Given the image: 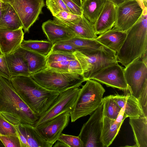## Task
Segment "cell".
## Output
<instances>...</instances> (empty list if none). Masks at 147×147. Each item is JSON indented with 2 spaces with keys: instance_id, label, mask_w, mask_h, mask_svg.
I'll return each mask as SVG.
<instances>
[{
  "instance_id": "cell-1",
  "label": "cell",
  "mask_w": 147,
  "mask_h": 147,
  "mask_svg": "<svg viewBox=\"0 0 147 147\" xmlns=\"http://www.w3.org/2000/svg\"><path fill=\"white\" fill-rule=\"evenodd\" d=\"M0 113L14 125H34L40 117L23 101L10 80L0 76Z\"/></svg>"
},
{
  "instance_id": "cell-2",
  "label": "cell",
  "mask_w": 147,
  "mask_h": 147,
  "mask_svg": "<svg viewBox=\"0 0 147 147\" xmlns=\"http://www.w3.org/2000/svg\"><path fill=\"white\" fill-rule=\"evenodd\" d=\"M10 80L19 96L40 116L49 108L60 93L44 88L30 76H12Z\"/></svg>"
},
{
  "instance_id": "cell-3",
  "label": "cell",
  "mask_w": 147,
  "mask_h": 147,
  "mask_svg": "<svg viewBox=\"0 0 147 147\" xmlns=\"http://www.w3.org/2000/svg\"><path fill=\"white\" fill-rule=\"evenodd\" d=\"M123 43L116 54L118 62L126 67L147 52V8L144 9L137 21L127 31Z\"/></svg>"
},
{
  "instance_id": "cell-4",
  "label": "cell",
  "mask_w": 147,
  "mask_h": 147,
  "mask_svg": "<svg viewBox=\"0 0 147 147\" xmlns=\"http://www.w3.org/2000/svg\"><path fill=\"white\" fill-rule=\"evenodd\" d=\"M105 92L99 82L92 79L87 80L70 111L71 122L92 113L102 103Z\"/></svg>"
},
{
  "instance_id": "cell-5",
  "label": "cell",
  "mask_w": 147,
  "mask_h": 147,
  "mask_svg": "<svg viewBox=\"0 0 147 147\" xmlns=\"http://www.w3.org/2000/svg\"><path fill=\"white\" fill-rule=\"evenodd\" d=\"M30 76L46 89L59 92L71 88L79 87L85 81L82 74L48 67L32 74Z\"/></svg>"
},
{
  "instance_id": "cell-6",
  "label": "cell",
  "mask_w": 147,
  "mask_h": 147,
  "mask_svg": "<svg viewBox=\"0 0 147 147\" xmlns=\"http://www.w3.org/2000/svg\"><path fill=\"white\" fill-rule=\"evenodd\" d=\"M116 53L103 45L96 49L74 53L81 65L85 81L91 79L103 68L117 62Z\"/></svg>"
},
{
  "instance_id": "cell-7",
  "label": "cell",
  "mask_w": 147,
  "mask_h": 147,
  "mask_svg": "<svg viewBox=\"0 0 147 147\" xmlns=\"http://www.w3.org/2000/svg\"><path fill=\"white\" fill-rule=\"evenodd\" d=\"M102 118V103L83 124L78 136L84 147H103L101 140Z\"/></svg>"
},
{
  "instance_id": "cell-8",
  "label": "cell",
  "mask_w": 147,
  "mask_h": 147,
  "mask_svg": "<svg viewBox=\"0 0 147 147\" xmlns=\"http://www.w3.org/2000/svg\"><path fill=\"white\" fill-rule=\"evenodd\" d=\"M124 75L130 93L138 99L147 85V63L137 58L124 69Z\"/></svg>"
},
{
  "instance_id": "cell-9",
  "label": "cell",
  "mask_w": 147,
  "mask_h": 147,
  "mask_svg": "<svg viewBox=\"0 0 147 147\" xmlns=\"http://www.w3.org/2000/svg\"><path fill=\"white\" fill-rule=\"evenodd\" d=\"M9 4L18 16L25 32H28L45 5L44 0H3Z\"/></svg>"
},
{
  "instance_id": "cell-10",
  "label": "cell",
  "mask_w": 147,
  "mask_h": 147,
  "mask_svg": "<svg viewBox=\"0 0 147 147\" xmlns=\"http://www.w3.org/2000/svg\"><path fill=\"white\" fill-rule=\"evenodd\" d=\"M79 87L71 88L60 92L51 106L40 116L34 126L36 127L65 111L70 110L80 91V89Z\"/></svg>"
},
{
  "instance_id": "cell-11",
  "label": "cell",
  "mask_w": 147,
  "mask_h": 147,
  "mask_svg": "<svg viewBox=\"0 0 147 147\" xmlns=\"http://www.w3.org/2000/svg\"><path fill=\"white\" fill-rule=\"evenodd\" d=\"M143 9L137 0H125L116 7V21L112 28L127 31L139 18Z\"/></svg>"
},
{
  "instance_id": "cell-12",
  "label": "cell",
  "mask_w": 147,
  "mask_h": 147,
  "mask_svg": "<svg viewBox=\"0 0 147 147\" xmlns=\"http://www.w3.org/2000/svg\"><path fill=\"white\" fill-rule=\"evenodd\" d=\"M91 79L105 84L107 87L126 91L128 86L124 75V69L117 62L106 67Z\"/></svg>"
},
{
  "instance_id": "cell-13",
  "label": "cell",
  "mask_w": 147,
  "mask_h": 147,
  "mask_svg": "<svg viewBox=\"0 0 147 147\" xmlns=\"http://www.w3.org/2000/svg\"><path fill=\"white\" fill-rule=\"evenodd\" d=\"M70 111H65L52 119L35 127L41 137L53 145L68 124Z\"/></svg>"
},
{
  "instance_id": "cell-14",
  "label": "cell",
  "mask_w": 147,
  "mask_h": 147,
  "mask_svg": "<svg viewBox=\"0 0 147 147\" xmlns=\"http://www.w3.org/2000/svg\"><path fill=\"white\" fill-rule=\"evenodd\" d=\"M21 147H52L53 145L44 139L34 125L20 123L15 125Z\"/></svg>"
},
{
  "instance_id": "cell-15",
  "label": "cell",
  "mask_w": 147,
  "mask_h": 147,
  "mask_svg": "<svg viewBox=\"0 0 147 147\" xmlns=\"http://www.w3.org/2000/svg\"><path fill=\"white\" fill-rule=\"evenodd\" d=\"M22 28L13 30L0 28V50L4 55L14 52L24 40Z\"/></svg>"
},
{
  "instance_id": "cell-16",
  "label": "cell",
  "mask_w": 147,
  "mask_h": 147,
  "mask_svg": "<svg viewBox=\"0 0 147 147\" xmlns=\"http://www.w3.org/2000/svg\"><path fill=\"white\" fill-rule=\"evenodd\" d=\"M117 6L106 0L104 7L94 25L96 35L111 29L116 21Z\"/></svg>"
},
{
  "instance_id": "cell-17",
  "label": "cell",
  "mask_w": 147,
  "mask_h": 147,
  "mask_svg": "<svg viewBox=\"0 0 147 147\" xmlns=\"http://www.w3.org/2000/svg\"><path fill=\"white\" fill-rule=\"evenodd\" d=\"M42 28L48 41L54 44L76 37L68 28L56 23L53 20H49L44 22Z\"/></svg>"
},
{
  "instance_id": "cell-18",
  "label": "cell",
  "mask_w": 147,
  "mask_h": 147,
  "mask_svg": "<svg viewBox=\"0 0 147 147\" xmlns=\"http://www.w3.org/2000/svg\"><path fill=\"white\" fill-rule=\"evenodd\" d=\"M128 92L125 95L116 94L111 95V96L123 109L127 117L136 118L145 116L137 99L130 93L129 89Z\"/></svg>"
},
{
  "instance_id": "cell-19",
  "label": "cell",
  "mask_w": 147,
  "mask_h": 147,
  "mask_svg": "<svg viewBox=\"0 0 147 147\" xmlns=\"http://www.w3.org/2000/svg\"><path fill=\"white\" fill-rule=\"evenodd\" d=\"M127 34L126 31L112 28L100 34L96 40L102 45L117 53L122 46Z\"/></svg>"
},
{
  "instance_id": "cell-20",
  "label": "cell",
  "mask_w": 147,
  "mask_h": 147,
  "mask_svg": "<svg viewBox=\"0 0 147 147\" xmlns=\"http://www.w3.org/2000/svg\"><path fill=\"white\" fill-rule=\"evenodd\" d=\"M14 52L23 57L31 74L47 67L46 57L45 56L21 47Z\"/></svg>"
},
{
  "instance_id": "cell-21",
  "label": "cell",
  "mask_w": 147,
  "mask_h": 147,
  "mask_svg": "<svg viewBox=\"0 0 147 147\" xmlns=\"http://www.w3.org/2000/svg\"><path fill=\"white\" fill-rule=\"evenodd\" d=\"M68 28L76 37L96 39L97 38L94 25L83 15L81 19L74 24H59Z\"/></svg>"
},
{
  "instance_id": "cell-22",
  "label": "cell",
  "mask_w": 147,
  "mask_h": 147,
  "mask_svg": "<svg viewBox=\"0 0 147 147\" xmlns=\"http://www.w3.org/2000/svg\"><path fill=\"white\" fill-rule=\"evenodd\" d=\"M129 123L136 144L134 146L147 147V117L129 118Z\"/></svg>"
},
{
  "instance_id": "cell-23",
  "label": "cell",
  "mask_w": 147,
  "mask_h": 147,
  "mask_svg": "<svg viewBox=\"0 0 147 147\" xmlns=\"http://www.w3.org/2000/svg\"><path fill=\"white\" fill-rule=\"evenodd\" d=\"M0 28L13 30L23 28L22 22L15 10L9 4L3 0Z\"/></svg>"
},
{
  "instance_id": "cell-24",
  "label": "cell",
  "mask_w": 147,
  "mask_h": 147,
  "mask_svg": "<svg viewBox=\"0 0 147 147\" xmlns=\"http://www.w3.org/2000/svg\"><path fill=\"white\" fill-rule=\"evenodd\" d=\"M5 56L11 77L30 76L27 64L21 55L14 52Z\"/></svg>"
},
{
  "instance_id": "cell-25",
  "label": "cell",
  "mask_w": 147,
  "mask_h": 147,
  "mask_svg": "<svg viewBox=\"0 0 147 147\" xmlns=\"http://www.w3.org/2000/svg\"><path fill=\"white\" fill-rule=\"evenodd\" d=\"M122 124L116 120L103 116L101 140L103 147L109 146L119 131Z\"/></svg>"
},
{
  "instance_id": "cell-26",
  "label": "cell",
  "mask_w": 147,
  "mask_h": 147,
  "mask_svg": "<svg viewBox=\"0 0 147 147\" xmlns=\"http://www.w3.org/2000/svg\"><path fill=\"white\" fill-rule=\"evenodd\" d=\"M106 0H83L81 7L83 15L94 24L101 13Z\"/></svg>"
},
{
  "instance_id": "cell-27",
  "label": "cell",
  "mask_w": 147,
  "mask_h": 147,
  "mask_svg": "<svg viewBox=\"0 0 147 147\" xmlns=\"http://www.w3.org/2000/svg\"><path fill=\"white\" fill-rule=\"evenodd\" d=\"M54 44L47 40L24 39L20 47L47 57L51 52Z\"/></svg>"
},
{
  "instance_id": "cell-28",
  "label": "cell",
  "mask_w": 147,
  "mask_h": 147,
  "mask_svg": "<svg viewBox=\"0 0 147 147\" xmlns=\"http://www.w3.org/2000/svg\"><path fill=\"white\" fill-rule=\"evenodd\" d=\"M102 104L103 116L115 120L121 108L113 98L111 95L103 98Z\"/></svg>"
},
{
  "instance_id": "cell-29",
  "label": "cell",
  "mask_w": 147,
  "mask_h": 147,
  "mask_svg": "<svg viewBox=\"0 0 147 147\" xmlns=\"http://www.w3.org/2000/svg\"><path fill=\"white\" fill-rule=\"evenodd\" d=\"M62 42L72 44L79 48L81 51L97 49L102 45L96 39H91L78 37H73L61 41Z\"/></svg>"
},
{
  "instance_id": "cell-30",
  "label": "cell",
  "mask_w": 147,
  "mask_h": 147,
  "mask_svg": "<svg viewBox=\"0 0 147 147\" xmlns=\"http://www.w3.org/2000/svg\"><path fill=\"white\" fill-rule=\"evenodd\" d=\"M82 16L65 11H60L54 16L53 20L59 24H74L79 20Z\"/></svg>"
},
{
  "instance_id": "cell-31",
  "label": "cell",
  "mask_w": 147,
  "mask_h": 147,
  "mask_svg": "<svg viewBox=\"0 0 147 147\" xmlns=\"http://www.w3.org/2000/svg\"><path fill=\"white\" fill-rule=\"evenodd\" d=\"M47 63L63 61H71L76 59L74 53L51 51L46 57Z\"/></svg>"
},
{
  "instance_id": "cell-32",
  "label": "cell",
  "mask_w": 147,
  "mask_h": 147,
  "mask_svg": "<svg viewBox=\"0 0 147 147\" xmlns=\"http://www.w3.org/2000/svg\"><path fill=\"white\" fill-rule=\"evenodd\" d=\"M46 5L53 16L60 11L70 12L62 0H46Z\"/></svg>"
},
{
  "instance_id": "cell-33",
  "label": "cell",
  "mask_w": 147,
  "mask_h": 147,
  "mask_svg": "<svg viewBox=\"0 0 147 147\" xmlns=\"http://www.w3.org/2000/svg\"><path fill=\"white\" fill-rule=\"evenodd\" d=\"M0 135H18L15 125L12 124L0 113Z\"/></svg>"
},
{
  "instance_id": "cell-34",
  "label": "cell",
  "mask_w": 147,
  "mask_h": 147,
  "mask_svg": "<svg viewBox=\"0 0 147 147\" xmlns=\"http://www.w3.org/2000/svg\"><path fill=\"white\" fill-rule=\"evenodd\" d=\"M80 51L79 48L72 44L59 41L54 44L51 51L74 53Z\"/></svg>"
},
{
  "instance_id": "cell-35",
  "label": "cell",
  "mask_w": 147,
  "mask_h": 147,
  "mask_svg": "<svg viewBox=\"0 0 147 147\" xmlns=\"http://www.w3.org/2000/svg\"><path fill=\"white\" fill-rule=\"evenodd\" d=\"M58 140L63 142L67 147H84L83 142L78 136L61 133Z\"/></svg>"
},
{
  "instance_id": "cell-36",
  "label": "cell",
  "mask_w": 147,
  "mask_h": 147,
  "mask_svg": "<svg viewBox=\"0 0 147 147\" xmlns=\"http://www.w3.org/2000/svg\"><path fill=\"white\" fill-rule=\"evenodd\" d=\"M0 140L5 147H21L20 139L18 135H0Z\"/></svg>"
},
{
  "instance_id": "cell-37",
  "label": "cell",
  "mask_w": 147,
  "mask_h": 147,
  "mask_svg": "<svg viewBox=\"0 0 147 147\" xmlns=\"http://www.w3.org/2000/svg\"><path fill=\"white\" fill-rule=\"evenodd\" d=\"M0 76L10 80L11 77L7 63L5 55L0 50Z\"/></svg>"
},
{
  "instance_id": "cell-38",
  "label": "cell",
  "mask_w": 147,
  "mask_h": 147,
  "mask_svg": "<svg viewBox=\"0 0 147 147\" xmlns=\"http://www.w3.org/2000/svg\"><path fill=\"white\" fill-rule=\"evenodd\" d=\"M137 99L144 116L147 117V85L144 88Z\"/></svg>"
},
{
  "instance_id": "cell-39",
  "label": "cell",
  "mask_w": 147,
  "mask_h": 147,
  "mask_svg": "<svg viewBox=\"0 0 147 147\" xmlns=\"http://www.w3.org/2000/svg\"><path fill=\"white\" fill-rule=\"evenodd\" d=\"M70 61L52 62L47 63V67L65 72H68V67Z\"/></svg>"
},
{
  "instance_id": "cell-40",
  "label": "cell",
  "mask_w": 147,
  "mask_h": 147,
  "mask_svg": "<svg viewBox=\"0 0 147 147\" xmlns=\"http://www.w3.org/2000/svg\"><path fill=\"white\" fill-rule=\"evenodd\" d=\"M70 12L72 14L82 16L83 13L81 7H79L71 0H62Z\"/></svg>"
},
{
  "instance_id": "cell-41",
  "label": "cell",
  "mask_w": 147,
  "mask_h": 147,
  "mask_svg": "<svg viewBox=\"0 0 147 147\" xmlns=\"http://www.w3.org/2000/svg\"><path fill=\"white\" fill-rule=\"evenodd\" d=\"M68 72L83 74V70L79 62L76 59L70 61L68 67Z\"/></svg>"
},
{
  "instance_id": "cell-42",
  "label": "cell",
  "mask_w": 147,
  "mask_h": 147,
  "mask_svg": "<svg viewBox=\"0 0 147 147\" xmlns=\"http://www.w3.org/2000/svg\"><path fill=\"white\" fill-rule=\"evenodd\" d=\"M55 142L54 147H67L64 143L60 140H57Z\"/></svg>"
},
{
  "instance_id": "cell-43",
  "label": "cell",
  "mask_w": 147,
  "mask_h": 147,
  "mask_svg": "<svg viewBox=\"0 0 147 147\" xmlns=\"http://www.w3.org/2000/svg\"><path fill=\"white\" fill-rule=\"evenodd\" d=\"M117 6L123 2L125 0H107Z\"/></svg>"
},
{
  "instance_id": "cell-44",
  "label": "cell",
  "mask_w": 147,
  "mask_h": 147,
  "mask_svg": "<svg viewBox=\"0 0 147 147\" xmlns=\"http://www.w3.org/2000/svg\"><path fill=\"white\" fill-rule=\"evenodd\" d=\"M79 7H81L82 0H71Z\"/></svg>"
},
{
  "instance_id": "cell-45",
  "label": "cell",
  "mask_w": 147,
  "mask_h": 147,
  "mask_svg": "<svg viewBox=\"0 0 147 147\" xmlns=\"http://www.w3.org/2000/svg\"><path fill=\"white\" fill-rule=\"evenodd\" d=\"M3 0H0V20L1 19L2 10V4Z\"/></svg>"
},
{
  "instance_id": "cell-46",
  "label": "cell",
  "mask_w": 147,
  "mask_h": 147,
  "mask_svg": "<svg viewBox=\"0 0 147 147\" xmlns=\"http://www.w3.org/2000/svg\"><path fill=\"white\" fill-rule=\"evenodd\" d=\"M5 147V146L0 140V147Z\"/></svg>"
}]
</instances>
